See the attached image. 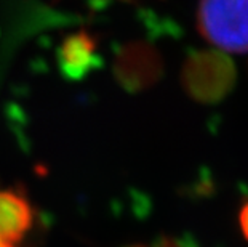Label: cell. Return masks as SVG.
Returning <instances> with one entry per match:
<instances>
[{
    "mask_svg": "<svg viewBox=\"0 0 248 247\" xmlns=\"http://www.w3.org/2000/svg\"><path fill=\"white\" fill-rule=\"evenodd\" d=\"M0 247H16L13 243H7V241H3L2 244H0Z\"/></svg>",
    "mask_w": 248,
    "mask_h": 247,
    "instance_id": "obj_7",
    "label": "cell"
},
{
    "mask_svg": "<svg viewBox=\"0 0 248 247\" xmlns=\"http://www.w3.org/2000/svg\"><path fill=\"white\" fill-rule=\"evenodd\" d=\"M32 209L21 194L0 191V238L7 243H18L32 227Z\"/></svg>",
    "mask_w": 248,
    "mask_h": 247,
    "instance_id": "obj_5",
    "label": "cell"
},
{
    "mask_svg": "<svg viewBox=\"0 0 248 247\" xmlns=\"http://www.w3.org/2000/svg\"><path fill=\"white\" fill-rule=\"evenodd\" d=\"M163 65L159 51L146 42H130L119 51L114 76L125 90L141 92L159 81Z\"/></svg>",
    "mask_w": 248,
    "mask_h": 247,
    "instance_id": "obj_3",
    "label": "cell"
},
{
    "mask_svg": "<svg viewBox=\"0 0 248 247\" xmlns=\"http://www.w3.org/2000/svg\"><path fill=\"white\" fill-rule=\"evenodd\" d=\"M96 50L98 40L87 29H80L64 37L58 50L62 74L69 79L83 77L96 65Z\"/></svg>",
    "mask_w": 248,
    "mask_h": 247,
    "instance_id": "obj_4",
    "label": "cell"
},
{
    "mask_svg": "<svg viewBox=\"0 0 248 247\" xmlns=\"http://www.w3.org/2000/svg\"><path fill=\"white\" fill-rule=\"evenodd\" d=\"M240 227L244 231V236L248 239V204H245L244 209L240 210Z\"/></svg>",
    "mask_w": 248,
    "mask_h": 247,
    "instance_id": "obj_6",
    "label": "cell"
},
{
    "mask_svg": "<svg viewBox=\"0 0 248 247\" xmlns=\"http://www.w3.org/2000/svg\"><path fill=\"white\" fill-rule=\"evenodd\" d=\"M3 243V241H2V238H0V244H2Z\"/></svg>",
    "mask_w": 248,
    "mask_h": 247,
    "instance_id": "obj_8",
    "label": "cell"
},
{
    "mask_svg": "<svg viewBox=\"0 0 248 247\" xmlns=\"http://www.w3.org/2000/svg\"><path fill=\"white\" fill-rule=\"evenodd\" d=\"M237 72L228 56L221 51H197L187 56L183 66L184 90L195 101L216 104L229 95L235 85Z\"/></svg>",
    "mask_w": 248,
    "mask_h": 247,
    "instance_id": "obj_1",
    "label": "cell"
},
{
    "mask_svg": "<svg viewBox=\"0 0 248 247\" xmlns=\"http://www.w3.org/2000/svg\"><path fill=\"white\" fill-rule=\"evenodd\" d=\"M199 31L229 53L248 51V0H200Z\"/></svg>",
    "mask_w": 248,
    "mask_h": 247,
    "instance_id": "obj_2",
    "label": "cell"
}]
</instances>
